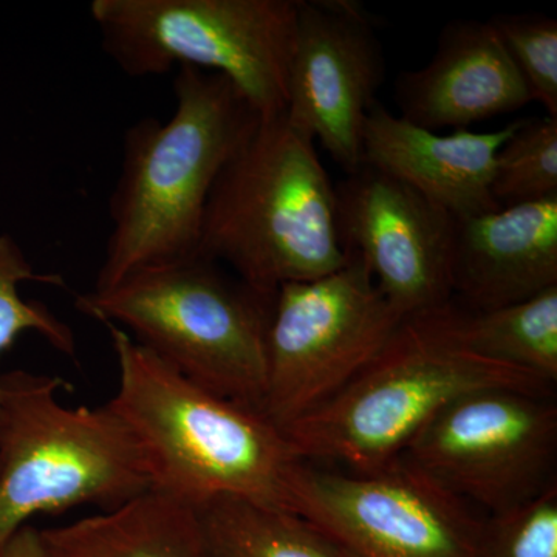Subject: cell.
I'll return each mask as SVG.
<instances>
[{"mask_svg":"<svg viewBox=\"0 0 557 557\" xmlns=\"http://www.w3.org/2000/svg\"><path fill=\"white\" fill-rule=\"evenodd\" d=\"M174 95L166 123L146 116L124 132L97 289L137 270L196 258L211 190L262 120L219 73L180 67Z\"/></svg>","mask_w":557,"mask_h":557,"instance_id":"cell-1","label":"cell"},{"mask_svg":"<svg viewBox=\"0 0 557 557\" xmlns=\"http://www.w3.org/2000/svg\"><path fill=\"white\" fill-rule=\"evenodd\" d=\"M106 327L120 370L108 406L145 450L152 490L196 509L228 496L295 512L293 480L304 460L282 429L185 379L126 330Z\"/></svg>","mask_w":557,"mask_h":557,"instance_id":"cell-2","label":"cell"},{"mask_svg":"<svg viewBox=\"0 0 557 557\" xmlns=\"http://www.w3.org/2000/svg\"><path fill=\"white\" fill-rule=\"evenodd\" d=\"M197 256L265 296L346 265L335 186L313 139L289 126L284 113L260 120L219 175Z\"/></svg>","mask_w":557,"mask_h":557,"instance_id":"cell-3","label":"cell"},{"mask_svg":"<svg viewBox=\"0 0 557 557\" xmlns=\"http://www.w3.org/2000/svg\"><path fill=\"white\" fill-rule=\"evenodd\" d=\"M274 296L196 256L134 271L112 287L76 296L75 307L126 330L193 383L262 412Z\"/></svg>","mask_w":557,"mask_h":557,"instance_id":"cell-4","label":"cell"},{"mask_svg":"<svg viewBox=\"0 0 557 557\" xmlns=\"http://www.w3.org/2000/svg\"><path fill=\"white\" fill-rule=\"evenodd\" d=\"M61 376H0V548L28 520L84 505L104 511L152 490L145 450L108 405L69 409Z\"/></svg>","mask_w":557,"mask_h":557,"instance_id":"cell-5","label":"cell"},{"mask_svg":"<svg viewBox=\"0 0 557 557\" xmlns=\"http://www.w3.org/2000/svg\"><path fill=\"white\" fill-rule=\"evenodd\" d=\"M493 387L552 394L537 376L460 350L405 319L343 391L282 431L304 461L375 471L458 398Z\"/></svg>","mask_w":557,"mask_h":557,"instance_id":"cell-6","label":"cell"},{"mask_svg":"<svg viewBox=\"0 0 557 557\" xmlns=\"http://www.w3.org/2000/svg\"><path fill=\"white\" fill-rule=\"evenodd\" d=\"M299 0H91L101 47L132 78L219 73L262 119L287 108Z\"/></svg>","mask_w":557,"mask_h":557,"instance_id":"cell-7","label":"cell"},{"mask_svg":"<svg viewBox=\"0 0 557 557\" xmlns=\"http://www.w3.org/2000/svg\"><path fill=\"white\" fill-rule=\"evenodd\" d=\"M403 321L354 255L325 276L282 285L267 336L263 416L285 429L313 412L376 358Z\"/></svg>","mask_w":557,"mask_h":557,"instance_id":"cell-8","label":"cell"},{"mask_svg":"<svg viewBox=\"0 0 557 557\" xmlns=\"http://www.w3.org/2000/svg\"><path fill=\"white\" fill-rule=\"evenodd\" d=\"M403 458L450 494L502 515L557 485V408L519 388L472 392L443 409Z\"/></svg>","mask_w":557,"mask_h":557,"instance_id":"cell-9","label":"cell"},{"mask_svg":"<svg viewBox=\"0 0 557 557\" xmlns=\"http://www.w3.org/2000/svg\"><path fill=\"white\" fill-rule=\"evenodd\" d=\"M293 508L355 557H482L485 519L403 457L369 472L302 461Z\"/></svg>","mask_w":557,"mask_h":557,"instance_id":"cell-10","label":"cell"},{"mask_svg":"<svg viewBox=\"0 0 557 557\" xmlns=\"http://www.w3.org/2000/svg\"><path fill=\"white\" fill-rule=\"evenodd\" d=\"M375 17L355 0H299L285 120L347 174L362 166V131L384 79Z\"/></svg>","mask_w":557,"mask_h":557,"instance_id":"cell-11","label":"cell"},{"mask_svg":"<svg viewBox=\"0 0 557 557\" xmlns=\"http://www.w3.org/2000/svg\"><path fill=\"white\" fill-rule=\"evenodd\" d=\"M341 245L409 319L453 299L457 219L386 172L362 164L335 186Z\"/></svg>","mask_w":557,"mask_h":557,"instance_id":"cell-12","label":"cell"},{"mask_svg":"<svg viewBox=\"0 0 557 557\" xmlns=\"http://www.w3.org/2000/svg\"><path fill=\"white\" fill-rule=\"evenodd\" d=\"M395 98L401 119L435 131L516 112L530 91L490 20L453 21L424 67L399 73Z\"/></svg>","mask_w":557,"mask_h":557,"instance_id":"cell-13","label":"cell"},{"mask_svg":"<svg viewBox=\"0 0 557 557\" xmlns=\"http://www.w3.org/2000/svg\"><path fill=\"white\" fill-rule=\"evenodd\" d=\"M450 285L454 302L471 310L557 287V196L457 219Z\"/></svg>","mask_w":557,"mask_h":557,"instance_id":"cell-14","label":"cell"},{"mask_svg":"<svg viewBox=\"0 0 557 557\" xmlns=\"http://www.w3.org/2000/svg\"><path fill=\"white\" fill-rule=\"evenodd\" d=\"M520 121L493 132L440 135L376 102L362 131V164L386 172L456 219L500 209L491 196L498 150Z\"/></svg>","mask_w":557,"mask_h":557,"instance_id":"cell-15","label":"cell"},{"mask_svg":"<svg viewBox=\"0 0 557 557\" xmlns=\"http://www.w3.org/2000/svg\"><path fill=\"white\" fill-rule=\"evenodd\" d=\"M42 536L51 557H211L196 508L157 490Z\"/></svg>","mask_w":557,"mask_h":557,"instance_id":"cell-16","label":"cell"},{"mask_svg":"<svg viewBox=\"0 0 557 557\" xmlns=\"http://www.w3.org/2000/svg\"><path fill=\"white\" fill-rule=\"evenodd\" d=\"M409 319L475 357L531 373L552 386L557 381V287L497 309H465L450 299Z\"/></svg>","mask_w":557,"mask_h":557,"instance_id":"cell-17","label":"cell"},{"mask_svg":"<svg viewBox=\"0 0 557 557\" xmlns=\"http://www.w3.org/2000/svg\"><path fill=\"white\" fill-rule=\"evenodd\" d=\"M211 557H355L298 512L239 497L197 508Z\"/></svg>","mask_w":557,"mask_h":557,"instance_id":"cell-18","label":"cell"},{"mask_svg":"<svg viewBox=\"0 0 557 557\" xmlns=\"http://www.w3.org/2000/svg\"><path fill=\"white\" fill-rule=\"evenodd\" d=\"M24 282L65 287L61 274L36 273L17 242L0 234V355L10 350L22 333L36 332L65 357L75 358L76 339L70 325L46 304L22 299L20 285Z\"/></svg>","mask_w":557,"mask_h":557,"instance_id":"cell-19","label":"cell"},{"mask_svg":"<svg viewBox=\"0 0 557 557\" xmlns=\"http://www.w3.org/2000/svg\"><path fill=\"white\" fill-rule=\"evenodd\" d=\"M491 196L500 208L557 196V119L520 121L498 150Z\"/></svg>","mask_w":557,"mask_h":557,"instance_id":"cell-20","label":"cell"},{"mask_svg":"<svg viewBox=\"0 0 557 557\" xmlns=\"http://www.w3.org/2000/svg\"><path fill=\"white\" fill-rule=\"evenodd\" d=\"M530 91L557 119V21L544 14H500L490 20Z\"/></svg>","mask_w":557,"mask_h":557,"instance_id":"cell-21","label":"cell"},{"mask_svg":"<svg viewBox=\"0 0 557 557\" xmlns=\"http://www.w3.org/2000/svg\"><path fill=\"white\" fill-rule=\"evenodd\" d=\"M482 557H557V485L523 507L486 518Z\"/></svg>","mask_w":557,"mask_h":557,"instance_id":"cell-22","label":"cell"},{"mask_svg":"<svg viewBox=\"0 0 557 557\" xmlns=\"http://www.w3.org/2000/svg\"><path fill=\"white\" fill-rule=\"evenodd\" d=\"M0 557H51L42 530L32 525L22 527L0 548Z\"/></svg>","mask_w":557,"mask_h":557,"instance_id":"cell-23","label":"cell"}]
</instances>
